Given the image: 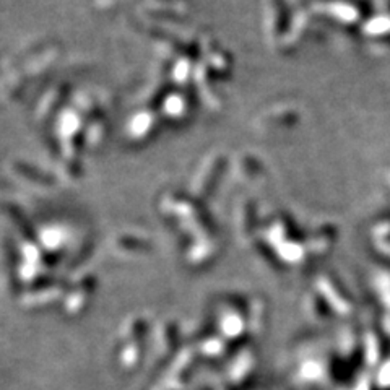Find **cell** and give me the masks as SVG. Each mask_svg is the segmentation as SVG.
Masks as SVG:
<instances>
[]
</instances>
